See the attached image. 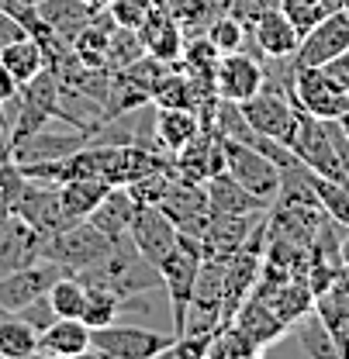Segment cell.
Masks as SVG:
<instances>
[{"label": "cell", "mask_w": 349, "mask_h": 359, "mask_svg": "<svg viewBox=\"0 0 349 359\" xmlns=\"http://www.w3.org/2000/svg\"><path fill=\"white\" fill-rule=\"evenodd\" d=\"M87 287H100V290H111L121 304L138 297V294H149L156 287H163L159 280V269L152 266L135 245L131 238H121V242H111V249L93 263V266L80 269L77 273Z\"/></svg>", "instance_id": "obj_1"}, {"label": "cell", "mask_w": 349, "mask_h": 359, "mask_svg": "<svg viewBox=\"0 0 349 359\" xmlns=\"http://www.w3.org/2000/svg\"><path fill=\"white\" fill-rule=\"evenodd\" d=\"M201 242L187 231H180L176 245L170 249V256L159 263V280H163V290L170 297V311H173V335L183 332V321H187V308H190V297H194V283H197V269H201Z\"/></svg>", "instance_id": "obj_2"}, {"label": "cell", "mask_w": 349, "mask_h": 359, "mask_svg": "<svg viewBox=\"0 0 349 359\" xmlns=\"http://www.w3.org/2000/svg\"><path fill=\"white\" fill-rule=\"evenodd\" d=\"M173 342V332H152V328H138V325H104V328H90V356L100 359H152L166 356Z\"/></svg>", "instance_id": "obj_3"}, {"label": "cell", "mask_w": 349, "mask_h": 359, "mask_svg": "<svg viewBox=\"0 0 349 359\" xmlns=\"http://www.w3.org/2000/svg\"><path fill=\"white\" fill-rule=\"evenodd\" d=\"M221 142H225V170L239 180L253 197H260L263 204H273L280 187H284L280 166L273 159H266L260 149H253V145H246L239 138H225L221 135Z\"/></svg>", "instance_id": "obj_4"}, {"label": "cell", "mask_w": 349, "mask_h": 359, "mask_svg": "<svg viewBox=\"0 0 349 359\" xmlns=\"http://www.w3.org/2000/svg\"><path fill=\"white\" fill-rule=\"evenodd\" d=\"M246 125L256 135H266V138H277V142H291L294 135V125H298V104L291 97V90L284 87H270L263 83L260 93H253L249 100L239 104Z\"/></svg>", "instance_id": "obj_5"}, {"label": "cell", "mask_w": 349, "mask_h": 359, "mask_svg": "<svg viewBox=\"0 0 349 359\" xmlns=\"http://www.w3.org/2000/svg\"><path fill=\"white\" fill-rule=\"evenodd\" d=\"M287 149L305 163L315 177L336 180V183H349L343 166H339V156L332 149V138H329V128L322 118L308 114L305 107H298V125H294V135L287 142Z\"/></svg>", "instance_id": "obj_6"}, {"label": "cell", "mask_w": 349, "mask_h": 359, "mask_svg": "<svg viewBox=\"0 0 349 359\" xmlns=\"http://www.w3.org/2000/svg\"><path fill=\"white\" fill-rule=\"evenodd\" d=\"M107 249H111V238L100 228H93L90 222H77L45 238L42 259H55L59 266H66L70 273H80V269L93 266Z\"/></svg>", "instance_id": "obj_7"}, {"label": "cell", "mask_w": 349, "mask_h": 359, "mask_svg": "<svg viewBox=\"0 0 349 359\" xmlns=\"http://www.w3.org/2000/svg\"><path fill=\"white\" fill-rule=\"evenodd\" d=\"M346 48H349V11L339 7V11H332L329 18H322L318 25H311L301 35L298 52L291 55V66L294 69H318V66H325L329 59H336Z\"/></svg>", "instance_id": "obj_8"}, {"label": "cell", "mask_w": 349, "mask_h": 359, "mask_svg": "<svg viewBox=\"0 0 349 359\" xmlns=\"http://www.w3.org/2000/svg\"><path fill=\"white\" fill-rule=\"evenodd\" d=\"M156 208H159L180 231H187V235H194V238L204 231V224L211 218V204H208L204 183L183 180V177H176V173L170 177V183H166V190H163V197H159Z\"/></svg>", "instance_id": "obj_9"}, {"label": "cell", "mask_w": 349, "mask_h": 359, "mask_svg": "<svg viewBox=\"0 0 349 359\" xmlns=\"http://www.w3.org/2000/svg\"><path fill=\"white\" fill-rule=\"evenodd\" d=\"M129 238H131V245L159 269V263L170 256V249H173L176 238H180V228H176L156 204H138V201H135Z\"/></svg>", "instance_id": "obj_10"}, {"label": "cell", "mask_w": 349, "mask_h": 359, "mask_svg": "<svg viewBox=\"0 0 349 359\" xmlns=\"http://www.w3.org/2000/svg\"><path fill=\"white\" fill-rule=\"evenodd\" d=\"M291 97L298 107L322 121H336L349 111V93L339 90L322 69H294L291 76Z\"/></svg>", "instance_id": "obj_11"}, {"label": "cell", "mask_w": 349, "mask_h": 359, "mask_svg": "<svg viewBox=\"0 0 349 359\" xmlns=\"http://www.w3.org/2000/svg\"><path fill=\"white\" fill-rule=\"evenodd\" d=\"M66 273H70V269L59 266L55 259H35V263H28V266L0 276V308L11 314L21 311V308L32 304L35 297L48 294V287H52L59 276H66Z\"/></svg>", "instance_id": "obj_12"}, {"label": "cell", "mask_w": 349, "mask_h": 359, "mask_svg": "<svg viewBox=\"0 0 349 359\" xmlns=\"http://www.w3.org/2000/svg\"><path fill=\"white\" fill-rule=\"evenodd\" d=\"M266 83V69H263V59H256L253 52L239 48V52H225L215 66V90H218L221 100H232V104H242L249 100L253 93H260Z\"/></svg>", "instance_id": "obj_13"}, {"label": "cell", "mask_w": 349, "mask_h": 359, "mask_svg": "<svg viewBox=\"0 0 349 359\" xmlns=\"http://www.w3.org/2000/svg\"><path fill=\"white\" fill-rule=\"evenodd\" d=\"M263 215H211L208 224H204V231L197 235L201 256L215 259V263H225L232 252L242 249V242L253 235V228L263 222Z\"/></svg>", "instance_id": "obj_14"}, {"label": "cell", "mask_w": 349, "mask_h": 359, "mask_svg": "<svg viewBox=\"0 0 349 359\" xmlns=\"http://www.w3.org/2000/svg\"><path fill=\"white\" fill-rule=\"evenodd\" d=\"M270 353H298V356H308V359H332L336 356V346H332L329 328L322 325V318L311 308V311L301 314L298 321H291L287 332H284L263 356H270Z\"/></svg>", "instance_id": "obj_15"}, {"label": "cell", "mask_w": 349, "mask_h": 359, "mask_svg": "<svg viewBox=\"0 0 349 359\" xmlns=\"http://www.w3.org/2000/svg\"><path fill=\"white\" fill-rule=\"evenodd\" d=\"M249 32H253V45L260 48L263 59H291L298 52V42H301V32L291 25V18L280 7L263 11L249 25Z\"/></svg>", "instance_id": "obj_16"}, {"label": "cell", "mask_w": 349, "mask_h": 359, "mask_svg": "<svg viewBox=\"0 0 349 359\" xmlns=\"http://www.w3.org/2000/svg\"><path fill=\"white\" fill-rule=\"evenodd\" d=\"M42 235L28 222H21L18 215L0 222V276L42 259Z\"/></svg>", "instance_id": "obj_17"}, {"label": "cell", "mask_w": 349, "mask_h": 359, "mask_svg": "<svg viewBox=\"0 0 349 359\" xmlns=\"http://www.w3.org/2000/svg\"><path fill=\"white\" fill-rule=\"evenodd\" d=\"M138 39H142L145 52H149L152 59L176 62L180 52H183V39H187V35H183V28H180V21L173 18L170 7H152L149 18H145L142 28H138Z\"/></svg>", "instance_id": "obj_18"}, {"label": "cell", "mask_w": 349, "mask_h": 359, "mask_svg": "<svg viewBox=\"0 0 349 359\" xmlns=\"http://www.w3.org/2000/svg\"><path fill=\"white\" fill-rule=\"evenodd\" d=\"M39 356L45 359L90 356V328L80 318H55L45 332H39Z\"/></svg>", "instance_id": "obj_19"}, {"label": "cell", "mask_w": 349, "mask_h": 359, "mask_svg": "<svg viewBox=\"0 0 349 359\" xmlns=\"http://www.w3.org/2000/svg\"><path fill=\"white\" fill-rule=\"evenodd\" d=\"M204 190H208L211 215H263V211H270V204H263L260 197H253L228 170L218 173V177L204 180Z\"/></svg>", "instance_id": "obj_20"}, {"label": "cell", "mask_w": 349, "mask_h": 359, "mask_svg": "<svg viewBox=\"0 0 349 359\" xmlns=\"http://www.w3.org/2000/svg\"><path fill=\"white\" fill-rule=\"evenodd\" d=\"M232 325L242 328V332L260 346L263 353H266V349L287 332V325H284V321L273 314V308H270L263 297H256V294H249V297L239 304V311L232 314Z\"/></svg>", "instance_id": "obj_21"}, {"label": "cell", "mask_w": 349, "mask_h": 359, "mask_svg": "<svg viewBox=\"0 0 349 359\" xmlns=\"http://www.w3.org/2000/svg\"><path fill=\"white\" fill-rule=\"evenodd\" d=\"M55 190H59L62 215L70 218V224H77V222H87L90 211L111 190V183L104 177H77V180H66V183H55Z\"/></svg>", "instance_id": "obj_22"}, {"label": "cell", "mask_w": 349, "mask_h": 359, "mask_svg": "<svg viewBox=\"0 0 349 359\" xmlns=\"http://www.w3.org/2000/svg\"><path fill=\"white\" fill-rule=\"evenodd\" d=\"M131 211H135V197L129 194V187H111L104 194V201L90 211L87 222L93 228H100L111 242H121V238H129Z\"/></svg>", "instance_id": "obj_23"}, {"label": "cell", "mask_w": 349, "mask_h": 359, "mask_svg": "<svg viewBox=\"0 0 349 359\" xmlns=\"http://www.w3.org/2000/svg\"><path fill=\"white\" fill-rule=\"evenodd\" d=\"M152 128H156L159 149L173 156L187 138L201 132V118L194 114V107H156L152 104Z\"/></svg>", "instance_id": "obj_24"}, {"label": "cell", "mask_w": 349, "mask_h": 359, "mask_svg": "<svg viewBox=\"0 0 349 359\" xmlns=\"http://www.w3.org/2000/svg\"><path fill=\"white\" fill-rule=\"evenodd\" d=\"M263 297L273 314L284 321V325H291V321H298L301 314H308L315 308V294H311V287H308L305 276H294V280H284V283H277L273 290H266V294H256Z\"/></svg>", "instance_id": "obj_25"}, {"label": "cell", "mask_w": 349, "mask_h": 359, "mask_svg": "<svg viewBox=\"0 0 349 359\" xmlns=\"http://www.w3.org/2000/svg\"><path fill=\"white\" fill-rule=\"evenodd\" d=\"M39 18L55 35L73 42V35L93 18V7L87 0H39Z\"/></svg>", "instance_id": "obj_26"}, {"label": "cell", "mask_w": 349, "mask_h": 359, "mask_svg": "<svg viewBox=\"0 0 349 359\" xmlns=\"http://www.w3.org/2000/svg\"><path fill=\"white\" fill-rule=\"evenodd\" d=\"M0 62L7 66V73H11V76L18 80V87H21V83H28L39 69H45L42 45L35 42L32 35H25V39H18V42L0 45Z\"/></svg>", "instance_id": "obj_27"}, {"label": "cell", "mask_w": 349, "mask_h": 359, "mask_svg": "<svg viewBox=\"0 0 349 359\" xmlns=\"http://www.w3.org/2000/svg\"><path fill=\"white\" fill-rule=\"evenodd\" d=\"M39 356V332L21 321L18 314H7L0 321V359H32Z\"/></svg>", "instance_id": "obj_28"}, {"label": "cell", "mask_w": 349, "mask_h": 359, "mask_svg": "<svg viewBox=\"0 0 349 359\" xmlns=\"http://www.w3.org/2000/svg\"><path fill=\"white\" fill-rule=\"evenodd\" d=\"M263 356V349L232 321L218 325L211 332V346H208V359H253Z\"/></svg>", "instance_id": "obj_29"}, {"label": "cell", "mask_w": 349, "mask_h": 359, "mask_svg": "<svg viewBox=\"0 0 349 359\" xmlns=\"http://www.w3.org/2000/svg\"><path fill=\"white\" fill-rule=\"evenodd\" d=\"M48 304L55 318H80L84 314V304H87V283L77 276V273H66L59 276L52 287H48Z\"/></svg>", "instance_id": "obj_30"}, {"label": "cell", "mask_w": 349, "mask_h": 359, "mask_svg": "<svg viewBox=\"0 0 349 359\" xmlns=\"http://www.w3.org/2000/svg\"><path fill=\"white\" fill-rule=\"evenodd\" d=\"M204 35H208V42L225 55V52H239V48L246 45L249 25H246V21H239L235 14H215V18L208 21Z\"/></svg>", "instance_id": "obj_31"}, {"label": "cell", "mask_w": 349, "mask_h": 359, "mask_svg": "<svg viewBox=\"0 0 349 359\" xmlns=\"http://www.w3.org/2000/svg\"><path fill=\"white\" fill-rule=\"evenodd\" d=\"M311 187H315L325 215L336 224L349 228V183H336V180H325V177H315L311 173Z\"/></svg>", "instance_id": "obj_32"}, {"label": "cell", "mask_w": 349, "mask_h": 359, "mask_svg": "<svg viewBox=\"0 0 349 359\" xmlns=\"http://www.w3.org/2000/svg\"><path fill=\"white\" fill-rule=\"evenodd\" d=\"M118 308H121V301H118L111 290L87 287V304H84L80 321H84L87 328H104V325H111V321L118 318Z\"/></svg>", "instance_id": "obj_33"}, {"label": "cell", "mask_w": 349, "mask_h": 359, "mask_svg": "<svg viewBox=\"0 0 349 359\" xmlns=\"http://www.w3.org/2000/svg\"><path fill=\"white\" fill-rule=\"evenodd\" d=\"M149 11H152L149 0H111V4H107V14L114 18V25L131 28V32L142 28V21L149 18Z\"/></svg>", "instance_id": "obj_34"}, {"label": "cell", "mask_w": 349, "mask_h": 359, "mask_svg": "<svg viewBox=\"0 0 349 359\" xmlns=\"http://www.w3.org/2000/svg\"><path fill=\"white\" fill-rule=\"evenodd\" d=\"M14 314H18L21 321H28L35 332H45V328L55 321V311H52V304H48V297H45V294L42 297H35L32 304H25L21 311H14Z\"/></svg>", "instance_id": "obj_35"}, {"label": "cell", "mask_w": 349, "mask_h": 359, "mask_svg": "<svg viewBox=\"0 0 349 359\" xmlns=\"http://www.w3.org/2000/svg\"><path fill=\"white\" fill-rule=\"evenodd\" d=\"M318 69H322V73H325L339 90H346L349 93V48L346 52H339L336 59H329L325 66H318Z\"/></svg>", "instance_id": "obj_36"}, {"label": "cell", "mask_w": 349, "mask_h": 359, "mask_svg": "<svg viewBox=\"0 0 349 359\" xmlns=\"http://www.w3.org/2000/svg\"><path fill=\"white\" fill-rule=\"evenodd\" d=\"M25 35H28V28H25L18 18H11V14L0 11V45L18 42V39H25Z\"/></svg>", "instance_id": "obj_37"}, {"label": "cell", "mask_w": 349, "mask_h": 359, "mask_svg": "<svg viewBox=\"0 0 349 359\" xmlns=\"http://www.w3.org/2000/svg\"><path fill=\"white\" fill-rule=\"evenodd\" d=\"M18 80H14V76H11V73H7V66H4V62H0V104H14V100H18Z\"/></svg>", "instance_id": "obj_38"}, {"label": "cell", "mask_w": 349, "mask_h": 359, "mask_svg": "<svg viewBox=\"0 0 349 359\" xmlns=\"http://www.w3.org/2000/svg\"><path fill=\"white\" fill-rule=\"evenodd\" d=\"M336 121L343 125V132H346V138H349V111H346V114H343V118H336Z\"/></svg>", "instance_id": "obj_39"}, {"label": "cell", "mask_w": 349, "mask_h": 359, "mask_svg": "<svg viewBox=\"0 0 349 359\" xmlns=\"http://www.w3.org/2000/svg\"><path fill=\"white\" fill-rule=\"evenodd\" d=\"M90 7H93V11H100V7H107V4H111V0H87Z\"/></svg>", "instance_id": "obj_40"}]
</instances>
